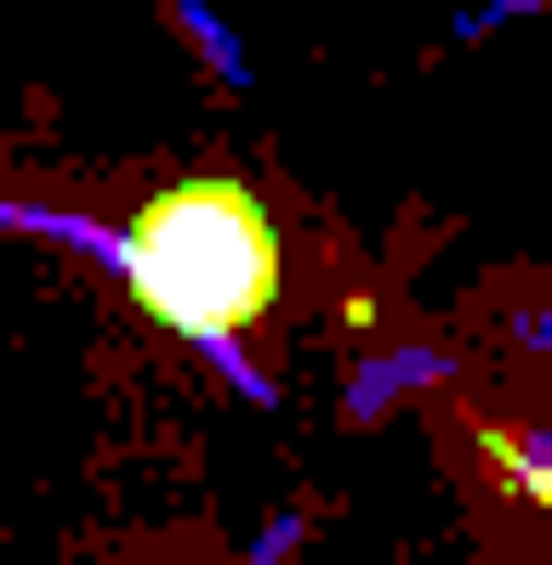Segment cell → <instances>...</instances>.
Wrapping results in <instances>:
<instances>
[{
	"mask_svg": "<svg viewBox=\"0 0 552 565\" xmlns=\"http://www.w3.org/2000/svg\"><path fill=\"white\" fill-rule=\"evenodd\" d=\"M120 277L156 326L228 349L264 301H277V228L240 181H169L144 193V217L120 228Z\"/></svg>",
	"mask_w": 552,
	"mask_h": 565,
	"instance_id": "obj_1",
	"label": "cell"
}]
</instances>
